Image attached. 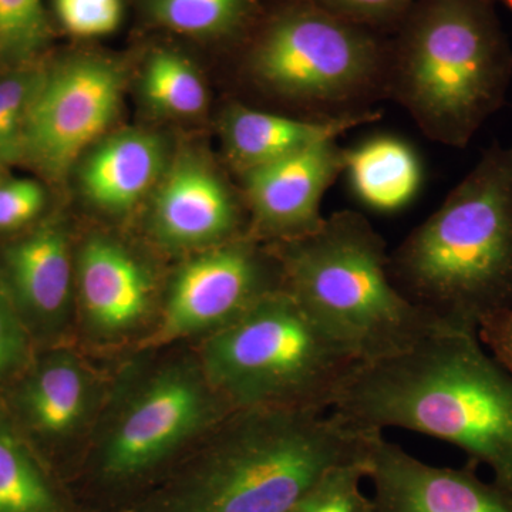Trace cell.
Returning <instances> with one entry per match:
<instances>
[{"instance_id": "cell-22", "label": "cell", "mask_w": 512, "mask_h": 512, "mask_svg": "<svg viewBox=\"0 0 512 512\" xmlns=\"http://www.w3.org/2000/svg\"><path fill=\"white\" fill-rule=\"evenodd\" d=\"M0 512H57V501L28 448L0 424Z\"/></svg>"}, {"instance_id": "cell-19", "label": "cell", "mask_w": 512, "mask_h": 512, "mask_svg": "<svg viewBox=\"0 0 512 512\" xmlns=\"http://www.w3.org/2000/svg\"><path fill=\"white\" fill-rule=\"evenodd\" d=\"M89 403V382L72 356L53 357L30 380L25 406L37 430L63 436L79 426Z\"/></svg>"}, {"instance_id": "cell-9", "label": "cell", "mask_w": 512, "mask_h": 512, "mask_svg": "<svg viewBox=\"0 0 512 512\" xmlns=\"http://www.w3.org/2000/svg\"><path fill=\"white\" fill-rule=\"evenodd\" d=\"M284 289L274 249L251 237L202 249L174 276L163 318L150 345L208 336L234 322L259 299Z\"/></svg>"}, {"instance_id": "cell-3", "label": "cell", "mask_w": 512, "mask_h": 512, "mask_svg": "<svg viewBox=\"0 0 512 512\" xmlns=\"http://www.w3.org/2000/svg\"><path fill=\"white\" fill-rule=\"evenodd\" d=\"M511 83L512 47L493 0H417L390 35L389 101L441 146L466 148Z\"/></svg>"}, {"instance_id": "cell-25", "label": "cell", "mask_w": 512, "mask_h": 512, "mask_svg": "<svg viewBox=\"0 0 512 512\" xmlns=\"http://www.w3.org/2000/svg\"><path fill=\"white\" fill-rule=\"evenodd\" d=\"M365 477L367 461L332 468L289 512H372V501L360 490Z\"/></svg>"}, {"instance_id": "cell-13", "label": "cell", "mask_w": 512, "mask_h": 512, "mask_svg": "<svg viewBox=\"0 0 512 512\" xmlns=\"http://www.w3.org/2000/svg\"><path fill=\"white\" fill-rule=\"evenodd\" d=\"M476 467L430 466L376 431L367 457L372 512H512V491L485 483Z\"/></svg>"}, {"instance_id": "cell-11", "label": "cell", "mask_w": 512, "mask_h": 512, "mask_svg": "<svg viewBox=\"0 0 512 512\" xmlns=\"http://www.w3.org/2000/svg\"><path fill=\"white\" fill-rule=\"evenodd\" d=\"M348 148L326 141L239 175L249 237L272 245L308 237L325 222L322 201L345 173Z\"/></svg>"}, {"instance_id": "cell-21", "label": "cell", "mask_w": 512, "mask_h": 512, "mask_svg": "<svg viewBox=\"0 0 512 512\" xmlns=\"http://www.w3.org/2000/svg\"><path fill=\"white\" fill-rule=\"evenodd\" d=\"M140 94L154 114L167 119H200L210 109L204 74L174 50H156L140 76Z\"/></svg>"}, {"instance_id": "cell-15", "label": "cell", "mask_w": 512, "mask_h": 512, "mask_svg": "<svg viewBox=\"0 0 512 512\" xmlns=\"http://www.w3.org/2000/svg\"><path fill=\"white\" fill-rule=\"evenodd\" d=\"M168 158L167 143L156 131H110L76 165L80 192L97 210L126 214L156 191Z\"/></svg>"}, {"instance_id": "cell-29", "label": "cell", "mask_w": 512, "mask_h": 512, "mask_svg": "<svg viewBox=\"0 0 512 512\" xmlns=\"http://www.w3.org/2000/svg\"><path fill=\"white\" fill-rule=\"evenodd\" d=\"M26 336L15 313L0 295V377L8 376L26 357Z\"/></svg>"}, {"instance_id": "cell-2", "label": "cell", "mask_w": 512, "mask_h": 512, "mask_svg": "<svg viewBox=\"0 0 512 512\" xmlns=\"http://www.w3.org/2000/svg\"><path fill=\"white\" fill-rule=\"evenodd\" d=\"M397 291L441 328L476 333L512 309V144L493 141L393 252Z\"/></svg>"}, {"instance_id": "cell-10", "label": "cell", "mask_w": 512, "mask_h": 512, "mask_svg": "<svg viewBox=\"0 0 512 512\" xmlns=\"http://www.w3.org/2000/svg\"><path fill=\"white\" fill-rule=\"evenodd\" d=\"M229 406L201 372L171 369L137 394L104 450V470L127 477L147 470L184 441L224 417ZM234 412V410H231Z\"/></svg>"}, {"instance_id": "cell-30", "label": "cell", "mask_w": 512, "mask_h": 512, "mask_svg": "<svg viewBox=\"0 0 512 512\" xmlns=\"http://www.w3.org/2000/svg\"><path fill=\"white\" fill-rule=\"evenodd\" d=\"M478 339L512 373V309L485 320L478 329Z\"/></svg>"}, {"instance_id": "cell-7", "label": "cell", "mask_w": 512, "mask_h": 512, "mask_svg": "<svg viewBox=\"0 0 512 512\" xmlns=\"http://www.w3.org/2000/svg\"><path fill=\"white\" fill-rule=\"evenodd\" d=\"M359 363L285 289L207 336L201 355L202 375L231 410H332Z\"/></svg>"}, {"instance_id": "cell-5", "label": "cell", "mask_w": 512, "mask_h": 512, "mask_svg": "<svg viewBox=\"0 0 512 512\" xmlns=\"http://www.w3.org/2000/svg\"><path fill=\"white\" fill-rule=\"evenodd\" d=\"M375 433L332 410H234L181 512H289L332 468L367 461Z\"/></svg>"}, {"instance_id": "cell-23", "label": "cell", "mask_w": 512, "mask_h": 512, "mask_svg": "<svg viewBox=\"0 0 512 512\" xmlns=\"http://www.w3.org/2000/svg\"><path fill=\"white\" fill-rule=\"evenodd\" d=\"M43 69L18 66L0 76V168L23 163V141L30 104Z\"/></svg>"}, {"instance_id": "cell-18", "label": "cell", "mask_w": 512, "mask_h": 512, "mask_svg": "<svg viewBox=\"0 0 512 512\" xmlns=\"http://www.w3.org/2000/svg\"><path fill=\"white\" fill-rule=\"evenodd\" d=\"M345 173L352 190L372 210H402L413 201L423 183L416 151L400 138H372L348 148Z\"/></svg>"}, {"instance_id": "cell-27", "label": "cell", "mask_w": 512, "mask_h": 512, "mask_svg": "<svg viewBox=\"0 0 512 512\" xmlns=\"http://www.w3.org/2000/svg\"><path fill=\"white\" fill-rule=\"evenodd\" d=\"M339 18L392 35L417 0H311Z\"/></svg>"}, {"instance_id": "cell-28", "label": "cell", "mask_w": 512, "mask_h": 512, "mask_svg": "<svg viewBox=\"0 0 512 512\" xmlns=\"http://www.w3.org/2000/svg\"><path fill=\"white\" fill-rule=\"evenodd\" d=\"M46 204L43 185L32 178L0 183V231H15L35 220Z\"/></svg>"}, {"instance_id": "cell-4", "label": "cell", "mask_w": 512, "mask_h": 512, "mask_svg": "<svg viewBox=\"0 0 512 512\" xmlns=\"http://www.w3.org/2000/svg\"><path fill=\"white\" fill-rule=\"evenodd\" d=\"M272 249L285 291L360 362L397 355L447 330L397 291L386 241L360 212H333L318 231Z\"/></svg>"}, {"instance_id": "cell-31", "label": "cell", "mask_w": 512, "mask_h": 512, "mask_svg": "<svg viewBox=\"0 0 512 512\" xmlns=\"http://www.w3.org/2000/svg\"><path fill=\"white\" fill-rule=\"evenodd\" d=\"M495 3V6H503L505 10H508V12L511 13L512 16V0H493Z\"/></svg>"}, {"instance_id": "cell-24", "label": "cell", "mask_w": 512, "mask_h": 512, "mask_svg": "<svg viewBox=\"0 0 512 512\" xmlns=\"http://www.w3.org/2000/svg\"><path fill=\"white\" fill-rule=\"evenodd\" d=\"M49 39L43 0H0V60L26 66L45 50Z\"/></svg>"}, {"instance_id": "cell-17", "label": "cell", "mask_w": 512, "mask_h": 512, "mask_svg": "<svg viewBox=\"0 0 512 512\" xmlns=\"http://www.w3.org/2000/svg\"><path fill=\"white\" fill-rule=\"evenodd\" d=\"M6 269L13 292L40 318L62 315L72 296L73 264L62 225L49 222L8 248Z\"/></svg>"}, {"instance_id": "cell-12", "label": "cell", "mask_w": 512, "mask_h": 512, "mask_svg": "<svg viewBox=\"0 0 512 512\" xmlns=\"http://www.w3.org/2000/svg\"><path fill=\"white\" fill-rule=\"evenodd\" d=\"M242 192L204 153L170 161L154 191L151 231L164 247L207 249L248 237Z\"/></svg>"}, {"instance_id": "cell-32", "label": "cell", "mask_w": 512, "mask_h": 512, "mask_svg": "<svg viewBox=\"0 0 512 512\" xmlns=\"http://www.w3.org/2000/svg\"><path fill=\"white\" fill-rule=\"evenodd\" d=\"M2 180H3V178H2V168H0V183H2Z\"/></svg>"}, {"instance_id": "cell-1", "label": "cell", "mask_w": 512, "mask_h": 512, "mask_svg": "<svg viewBox=\"0 0 512 512\" xmlns=\"http://www.w3.org/2000/svg\"><path fill=\"white\" fill-rule=\"evenodd\" d=\"M332 412L363 430L447 441L512 491V373L476 333L439 330L397 355L359 363Z\"/></svg>"}, {"instance_id": "cell-8", "label": "cell", "mask_w": 512, "mask_h": 512, "mask_svg": "<svg viewBox=\"0 0 512 512\" xmlns=\"http://www.w3.org/2000/svg\"><path fill=\"white\" fill-rule=\"evenodd\" d=\"M123 64L76 55L43 69L26 121L23 163L50 180L66 177L111 131L126 90Z\"/></svg>"}, {"instance_id": "cell-14", "label": "cell", "mask_w": 512, "mask_h": 512, "mask_svg": "<svg viewBox=\"0 0 512 512\" xmlns=\"http://www.w3.org/2000/svg\"><path fill=\"white\" fill-rule=\"evenodd\" d=\"M382 117L383 110L376 109L336 119H305L232 101L221 110L217 124L225 163L239 177L306 148L339 140L350 130Z\"/></svg>"}, {"instance_id": "cell-6", "label": "cell", "mask_w": 512, "mask_h": 512, "mask_svg": "<svg viewBox=\"0 0 512 512\" xmlns=\"http://www.w3.org/2000/svg\"><path fill=\"white\" fill-rule=\"evenodd\" d=\"M251 30L245 76L295 116H355L389 100V35L311 0H288Z\"/></svg>"}, {"instance_id": "cell-20", "label": "cell", "mask_w": 512, "mask_h": 512, "mask_svg": "<svg viewBox=\"0 0 512 512\" xmlns=\"http://www.w3.org/2000/svg\"><path fill=\"white\" fill-rule=\"evenodd\" d=\"M143 9L160 28L225 42L249 33L259 16V0H143Z\"/></svg>"}, {"instance_id": "cell-16", "label": "cell", "mask_w": 512, "mask_h": 512, "mask_svg": "<svg viewBox=\"0 0 512 512\" xmlns=\"http://www.w3.org/2000/svg\"><path fill=\"white\" fill-rule=\"evenodd\" d=\"M76 274L83 311L100 332L113 335L131 329L150 309V274L114 239L104 235L87 239Z\"/></svg>"}, {"instance_id": "cell-26", "label": "cell", "mask_w": 512, "mask_h": 512, "mask_svg": "<svg viewBox=\"0 0 512 512\" xmlns=\"http://www.w3.org/2000/svg\"><path fill=\"white\" fill-rule=\"evenodd\" d=\"M53 6L63 29L80 39L111 35L123 20V0H53Z\"/></svg>"}]
</instances>
